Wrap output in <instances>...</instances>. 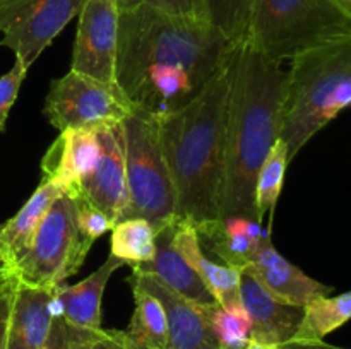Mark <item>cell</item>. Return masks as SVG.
Instances as JSON below:
<instances>
[{"label": "cell", "mask_w": 351, "mask_h": 349, "mask_svg": "<svg viewBox=\"0 0 351 349\" xmlns=\"http://www.w3.org/2000/svg\"><path fill=\"white\" fill-rule=\"evenodd\" d=\"M125 161V204L120 219H146L154 231L175 222V188L158 135V120L132 112L120 122Z\"/></svg>", "instance_id": "obj_6"}, {"label": "cell", "mask_w": 351, "mask_h": 349, "mask_svg": "<svg viewBox=\"0 0 351 349\" xmlns=\"http://www.w3.org/2000/svg\"><path fill=\"white\" fill-rule=\"evenodd\" d=\"M77 17L71 70L115 84L119 40L117 0H86Z\"/></svg>", "instance_id": "obj_10"}, {"label": "cell", "mask_w": 351, "mask_h": 349, "mask_svg": "<svg viewBox=\"0 0 351 349\" xmlns=\"http://www.w3.org/2000/svg\"><path fill=\"white\" fill-rule=\"evenodd\" d=\"M91 349H134L123 331H106L101 328Z\"/></svg>", "instance_id": "obj_32"}, {"label": "cell", "mask_w": 351, "mask_h": 349, "mask_svg": "<svg viewBox=\"0 0 351 349\" xmlns=\"http://www.w3.org/2000/svg\"><path fill=\"white\" fill-rule=\"evenodd\" d=\"M290 164L287 146L281 139L274 142L269 154L257 171L256 187H254V205H256V219L263 222L264 216L273 214L278 204L285 183V173Z\"/></svg>", "instance_id": "obj_25"}, {"label": "cell", "mask_w": 351, "mask_h": 349, "mask_svg": "<svg viewBox=\"0 0 351 349\" xmlns=\"http://www.w3.org/2000/svg\"><path fill=\"white\" fill-rule=\"evenodd\" d=\"M245 270H249L271 294L297 307H305L314 298L329 296L332 293L331 286L312 279L300 267L285 259L274 248L271 235L266 236Z\"/></svg>", "instance_id": "obj_14"}, {"label": "cell", "mask_w": 351, "mask_h": 349, "mask_svg": "<svg viewBox=\"0 0 351 349\" xmlns=\"http://www.w3.org/2000/svg\"><path fill=\"white\" fill-rule=\"evenodd\" d=\"M237 47L208 21L119 10L115 84L132 112L160 120L191 103Z\"/></svg>", "instance_id": "obj_1"}, {"label": "cell", "mask_w": 351, "mask_h": 349, "mask_svg": "<svg viewBox=\"0 0 351 349\" xmlns=\"http://www.w3.org/2000/svg\"><path fill=\"white\" fill-rule=\"evenodd\" d=\"M351 103V38L311 48L291 58L280 115L288 161Z\"/></svg>", "instance_id": "obj_4"}, {"label": "cell", "mask_w": 351, "mask_h": 349, "mask_svg": "<svg viewBox=\"0 0 351 349\" xmlns=\"http://www.w3.org/2000/svg\"><path fill=\"white\" fill-rule=\"evenodd\" d=\"M51 320V289L29 286L14 277L5 349H43Z\"/></svg>", "instance_id": "obj_15"}, {"label": "cell", "mask_w": 351, "mask_h": 349, "mask_svg": "<svg viewBox=\"0 0 351 349\" xmlns=\"http://www.w3.org/2000/svg\"><path fill=\"white\" fill-rule=\"evenodd\" d=\"M239 48L191 103L158 120L161 151L177 198L175 222L199 228L218 219Z\"/></svg>", "instance_id": "obj_2"}, {"label": "cell", "mask_w": 351, "mask_h": 349, "mask_svg": "<svg viewBox=\"0 0 351 349\" xmlns=\"http://www.w3.org/2000/svg\"><path fill=\"white\" fill-rule=\"evenodd\" d=\"M245 349H278V346L266 344V342H259V341H254V339H250V341L247 342Z\"/></svg>", "instance_id": "obj_35"}, {"label": "cell", "mask_w": 351, "mask_h": 349, "mask_svg": "<svg viewBox=\"0 0 351 349\" xmlns=\"http://www.w3.org/2000/svg\"><path fill=\"white\" fill-rule=\"evenodd\" d=\"M130 344H132V342H130ZM132 348L134 349H147V348H143V346H136V344H132Z\"/></svg>", "instance_id": "obj_38"}, {"label": "cell", "mask_w": 351, "mask_h": 349, "mask_svg": "<svg viewBox=\"0 0 351 349\" xmlns=\"http://www.w3.org/2000/svg\"><path fill=\"white\" fill-rule=\"evenodd\" d=\"M339 2H341L343 7H346V9L351 10V0H339Z\"/></svg>", "instance_id": "obj_37"}, {"label": "cell", "mask_w": 351, "mask_h": 349, "mask_svg": "<svg viewBox=\"0 0 351 349\" xmlns=\"http://www.w3.org/2000/svg\"><path fill=\"white\" fill-rule=\"evenodd\" d=\"M14 286V283H12ZM12 286L0 294V349H5L7 341V322H9L10 311V296H12Z\"/></svg>", "instance_id": "obj_33"}, {"label": "cell", "mask_w": 351, "mask_h": 349, "mask_svg": "<svg viewBox=\"0 0 351 349\" xmlns=\"http://www.w3.org/2000/svg\"><path fill=\"white\" fill-rule=\"evenodd\" d=\"M99 156L98 130H60L41 161L43 180H51L71 192L88 177Z\"/></svg>", "instance_id": "obj_16"}, {"label": "cell", "mask_w": 351, "mask_h": 349, "mask_svg": "<svg viewBox=\"0 0 351 349\" xmlns=\"http://www.w3.org/2000/svg\"><path fill=\"white\" fill-rule=\"evenodd\" d=\"M153 226L141 218L120 219L112 226V253L123 266H143L154 257Z\"/></svg>", "instance_id": "obj_24"}, {"label": "cell", "mask_w": 351, "mask_h": 349, "mask_svg": "<svg viewBox=\"0 0 351 349\" xmlns=\"http://www.w3.org/2000/svg\"><path fill=\"white\" fill-rule=\"evenodd\" d=\"M123 266L122 260L110 255L98 270L77 284H58L51 287L53 315H62L75 327L99 331L101 327V300L106 284L115 270Z\"/></svg>", "instance_id": "obj_18"}, {"label": "cell", "mask_w": 351, "mask_h": 349, "mask_svg": "<svg viewBox=\"0 0 351 349\" xmlns=\"http://www.w3.org/2000/svg\"><path fill=\"white\" fill-rule=\"evenodd\" d=\"M287 70L247 43L239 48L226 123L225 170L218 218L256 219L257 171L280 139ZM257 221V219H256Z\"/></svg>", "instance_id": "obj_3"}, {"label": "cell", "mask_w": 351, "mask_h": 349, "mask_svg": "<svg viewBox=\"0 0 351 349\" xmlns=\"http://www.w3.org/2000/svg\"><path fill=\"white\" fill-rule=\"evenodd\" d=\"M64 192L58 183L41 178V183L19 209V212L5 224L0 226V259L3 260L7 269L12 270V267L29 250L45 214L55 198L60 197Z\"/></svg>", "instance_id": "obj_21"}, {"label": "cell", "mask_w": 351, "mask_h": 349, "mask_svg": "<svg viewBox=\"0 0 351 349\" xmlns=\"http://www.w3.org/2000/svg\"><path fill=\"white\" fill-rule=\"evenodd\" d=\"M3 272H10V270L7 269V266H5V263H3V260L0 259V274H3Z\"/></svg>", "instance_id": "obj_36"}, {"label": "cell", "mask_w": 351, "mask_h": 349, "mask_svg": "<svg viewBox=\"0 0 351 349\" xmlns=\"http://www.w3.org/2000/svg\"><path fill=\"white\" fill-rule=\"evenodd\" d=\"M173 246L191 263L219 307L230 308L242 305L239 291L240 270L209 259L202 250L194 226L177 222L173 231Z\"/></svg>", "instance_id": "obj_20"}, {"label": "cell", "mask_w": 351, "mask_h": 349, "mask_svg": "<svg viewBox=\"0 0 351 349\" xmlns=\"http://www.w3.org/2000/svg\"><path fill=\"white\" fill-rule=\"evenodd\" d=\"M139 5L153 7V9L161 10L165 14H170V16L208 21L206 0H117L119 10H129Z\"/></svg>", "instance_id": "obj_29"}, {"label": "cell", "mask_w": 351, "mask_h": 349, "mask_svg": "<svg viewBox=\"0 0 351 349\" xmlns=\"http://www.w3.org/2000/svg\"><path fill=\"white\" fill-rule=\"evenodd\" d=\"M240 301L250 320V339L283 344L295 337L304 307L290 305L271 294L249 270H240Z\"/></svg>", "instance_id": "obj_13"}, {"label": "cell", "mask_w": 351, "mask_h": 349, "mask_svg": "<svg viewBox=\"0 0 351 349\" xmlns=\"http://www.w3.org/2000/svg\"><path fill=\"white\" fill-rule=\"evenodd\" d=\"M43 113L58 130H99L120 125L132 109L117 84L69 70L50 82Z\"/></svg>", "instance_id": "obj_8"}, {"label": "cell", "mask_w": 351, "mask_h": 349, "mask_svg": "<svg viewBox=\"0 0 351 349\" xmlns=\"http://www.w3.org/2000/svg\"><path fill=\"white\" fill-rule=\"evenodd\" d=\"M132 294L134 313L129 327L123 331L125 337L147 349H167V318L161 303L136 283H132Z\"/></svg>", "instance_id": "obj_22"}, {"label": "cell", "mask_w": 351, "mask_h": 349, "mask_svg": "<svg viewBox=\"0 0 351 349\" xmlns=\"http://www.w3.org/2000/svg\"><path fill=\"white\" fill-rule=\"evenodd\" d=\"M99 156L91 173L67 194L82 198L101 211L112 226L125 204V161L120 125L98 130Z\"/></svg>", "instance_id": "obj_11"}, {"label": "cell", "mask_w": 351, "mask_h": 349, "mask_svg": "<svg viewBox=\"0 0 351 349\" xmlns=\"http://www.w3.org/2000/svg\"><path fill=\"white\" fill-rule=\"evenodd\" d=\"M351 317V293L319 296L304 307L295 341H324L326 335L343 327ZM291 339V341H293Z\"/></svg>", "instance_id": "obj_23"}, {"label": "cell", "mask_w": 351, "mask_h": 349, "mask_svg": "<svg viewBox=\"0 0 351 349\" xmlns=\"http://www.w3.org/2000/svg\"><path fill=\"white\" fill-rule=\"evenodd\" d=\"M206 313L219 349H245L250 341V320L242 305L225 308L215 303L206 307Z\"/></svg>", "instance_id": "obj_26"}, {"label": "cell", "mask_w": 351, "mask_h": 349, "mask_svg": "<svg viewBox=\"0 0 351 349\" xmlns=\"http://www.w3.org/2000/svg\"><path fill=\"white\" fill-rule=\"evenodd\" d=\"M86 0H3L0 2V47L14 51L26 68L74 17Z\"/></svg>", "instance_id": "obj_9"}, {"label": "cell", "mask_w": 351, "mask_h": 349, "mask_svg": "<svg viewBox=\"0 0 351 349\" xmlns=\"http://www.w3.org/2000/svg\"><path fill=\"white\" fill-rule=\"evenodd\" d=\"M175 224L177 222L165 226L163 229L156 231L154 257L151 259V262L132 267V270L153 274L158 279L163 281L167 286H170L175 293L187 298L192 303H197L201 307H211L216 303L215 298L211 296V293L204 286L201 277L192 269L191 263L173 246Z\"/></svg>", "instance_id": "obj_19"}, {"label": "cell", "mask_w": 351, "mask_h": 349, "mask_svg": "<svg viewBox=\"0 0 351 349\" xmlns=\"http://www.w3.org/2000/svg\"><path fill=\"white\" fill-rule=\"evenodd\" d=\"M351 38V10L339 0H254L245 43L274 62Z\"/></svg>", "instance_id": "obj_5"}, {"label": "cell", "mask_w": 351, "mask_h": 349, "mask_svg": "<svg viewBox=\"0 0 351 349\" xmlns=\"http://www.w3.org/2000/svg\"><path fill=\"white\" fill-rule=\"evenodd\" d=\"M91 246L79 235L74 198L64 192L50 205L29 250L10 274L19 283L51 289L77 274Z\"/></svg>", "instance_id": "obj_7"}, {"label": "cell", "mask_w": 351, "mask_h": 349, "mask_svg": "<svg viewBox=\"0 0 351 349\" xmlns=\"http://www.w3.org/2000/svg\"><path fill=\"white\" fill-rule=\"evenodd\" d=\"M129 281L144 287L163 307L167 318V349H219L209 325L206 307L180 296L153 274L132 270Z\"/></svg>", "instance_id": "obj_12"}, {"label": "cell", "mask_w": 351, "mask_h": 349, "mask_svg": "<svg viewBox=\"0 0 351 349\" xmlns=\"http://www.w3.org/2000/svg\"><path fill=\"white\" fill-rule=\"evenodd\" d=\"M254 0H206L208 21L233 44L245 43Z\"/></svg>", "instance_id": "obj_27"}, {"label": "cell", "mask_w": 351, "mask_h": 349, "mask_svg": "<svg viewBox=\"0 0 351 349\" xmlns=\"http://www.w3.org/2000/svg\"><path fill=\"white\" fill-rule=\"evenodd\" d=\"M0 2H3V0H0Z\"/></svg>", "instance_id": "obj_39"}, {"label": "cell", "mask_w": 351, "mask_h": 349, "mask_svg": "<svg viewBox=\"0 0 351 349\" xmlns=\"http://www.w3.org/2000/svg\"><path fill=\"white\" fill-rule=\"evenodd\" d=\"M26 74L27 68L24 67L23 62L16 60L12 68L0 77V132L5 130L7 116H9L10 108L16 103L21 86H23L24 79H26Z\"/></svg>", "instance_id": "obj_31"}, {"label": "cell", "mask_w": 351, "mask_h": 349, "mask_svg": "<svg viewBox=\"0 0 351 349\" xmlns=\"http://www.w3.org/2000/svg\"><path fill=\"white\" fill-rule=\"evenodd\" d=\"M278 349H345L339 346L328 344L324 341H288L283 344H278Z\"/></svg>", "instance_id": "obj_34"}, {"label": "cell", "mask_w": 351, "mask_h": 349, "mask_svg": "<svg viewBox=\"0 0 351 349\" xmlns=\"http://www.w3.org/2000/svg\"><path fill=\"white\" fill-rule=\"evenodd\" d=\"M99 331L75 327L62 315H53L43 349H91Z\"/></svg>", "instance_id": "obj_28"}, {"label": "cell", "mask_w": 351, "mask_h": 349, "mask_svg": "<svg viewBox=\"0 0 351 349\" xmlns=\"http://www.w3.org/2000/svg\"><path fill=\"white\" fill-rule=\"evenodd\" d=\"M72 198H74L75 204V224H77L79 235L93 245L99 236L112 229V222L101 211L93 207L86 201L74 197V195H72Z\"/></svg>", "instance_id": "obj_30"}, {"label": "cell", "mask_w": 351, "mask_h": 349, "mask_svg": "<svg viewBox=\"0 0 351 349\" xmlns=\"http://www.w3.org/2000/svg\"><path fill=\"white\" fill-rule=\"evenodd\" d=\"M201 246L223 260V263L242 270L249 267L259 246L271 235L269 228H263V222L243 216L218 218L195 228Z\"/></svg>", "instance_id": "obj_17"}]
</instances>
